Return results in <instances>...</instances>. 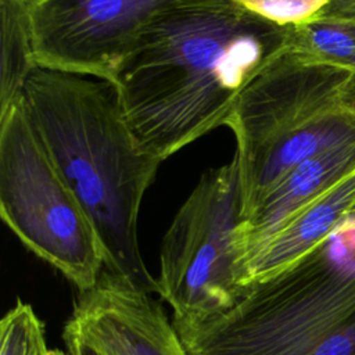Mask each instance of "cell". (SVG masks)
<instances>
[{
    "mask_svg": "<svg viewBox=\"0 0 355 355\" xmlns=\"http://www.w3.org/2000/svg\"><path fill=\"white\" fill-rule=\"evenodd\" d=\"M287 28L236 0H189L159 15L112 85L128 125L162 161L226 123L247 85L287 50Z\"/></svg>",
    "mask_w": 355,
    "mask_h": 355,
    "instance_id": "1",
    "label": "cell"
},
{
    "mask_svg": "<svg viewBox=\"0 0 355 355\" xmlns=\"http://www.w3.org/2000/svg\"><path fill=\"white\" fill-rule=\"evenodd\" d=\"M25 108L60 173L92 220L105 269L158 294L141 259L137 216L162 162L126 122L111 82L36 67L22 90Z\"/></svg>",
    "mask_w": 355,
    "mask_h": 355,
    "instance_id": "2",
    "label": "cell"
},
{
    "mask_svg": "<svg viewBox=\"0 0 355 355\" xmlns=\"http://www.w3.org/2000/svg\"><path fill=\"white\" fill-rule=\"evenodd\" d=\"M355 309V215L290 266L245 286L232 306L172 322L189 355H309Z\"/></svg>",
    "mask_w": 355,
    "mask_h": 355,
    "instance_id": "3",
    "label": "cell"
},
{
    "mask_svg": "<svg viewBox=\"0 0 355 355\" xmlns=\"http://www.w3.org/2000/svg\"><path fill=\"white\" fill-rule=\"evenodd\" d=\"M225 126L236 139L244 220L294 166L355 143V75L284 50L241 92Z\"/></svg>",
    "mask_w": 355,
    "mask_h": 355,
    "instance_id": "4",
    "label": "cell"
},
{
    "mask_svg": "<svg viewBox=\"0 0 355 355\" xmlns=\"http://www.w3.org/2000/svg\"><path fill=\"white\" fill-rule=\"evenodd\" d=\"M0 215L39 258L79 291L93 287L105 251L25 108L22 96L0 112Z\"/></svg>",
    "mask_w": 355,
    "mask_h": 355,
    "instance_id": "5",
    "label": "cell"
},
{
    "mask_svg": "<svg viewBox=\"0 0 355 355\" xmlns=\"http://www.w3.org/2000/svg\"><path fill=\"white\" fill-rule=\"evenodd\" d=\"M243 222L239 162L205 171L168 227L161 245L159 297L172 322H198L233 305L239 283L237 233Z\"/></svg>",
    "mask_w": 355,
    "mask_h": 355,
    "instance_id": "6",
    "label": "cell"
},
{
    "mask_svg": "<svg viewBox=\"0 0 355 355\" xmlns=\"http://www.w3.org/2000/svg\"><path fill=\"white\" fill-rule=\"evenodd\" d=\"M184 1L33 0L36 65L112 82L141 33Z\"/></svg>",
    "mask_w": 355,
    "mask_h": 355,
    "instance_id": "7",
    "label": "cell"
},
{
    "mask_svg": "<svg viewBox=\"0 0 355 355\" xmlns=\"http://www.w3.org/2000/svg\"><path fill=\"white\" fill-rule=\"evenodd\" d=\"M65 326L105 355H189L162 304L105 268L78 293Z\"/></svg>",
    "mask_w": 355,
    "mask_h": 355,
    "instance_id": "8",
    "label": "cell"
},
{
    "mask_svg": "<svg viewBox=\"0 0 355 355\" xmlns=\"http://www.w3.org/2000/svg\"><path fill=\"white\" fill-rule=\"evenodd\" d=\"M354 207L355 171L300 208L259 244L240 263V286L270 276L313 251L351 215Z\"/></svg>",
    "mask_w": 355,
    "mask_h": 355,
    "instance_id": "9",
    "label": "cell"
},
{
    "mask_svg": "<svg viewBox=\"0 0 355 355\" xmlns=\"http://www.w3.org/2000/svg\"><path fill=\"white\" fill-rule=\"evenodd\" d=\"M352 171H355V143L308 158L286 173L241 222L237 233V268L293 214Z\"/></svg>",
    "mask_w": 355,
    "mask_h": 355,
    "instance_id": "10",
    "label": "cell"
},
{
    "mask_svg": "<svg viewBox=\"0 0 355 355\" xmlns=\"http://www.w3.org/2000/svg\"><path fill=\"white\" fill-rule=\"evenodd\" d=\"M287 50L311 65L355 75V6L333 0L308 22L287 28Z\"/></svg>",
    "mask_w": 355,
    "mask_h": 355,
    "instance_id": "11",
    "label": "cell"
},
{
    "mask_svg": "<svg viewBox=\"0 0 355 355\" xmlns=\"http://www.w3.org/2000/svg\"><path fill=\"white\" fill-rule=\"evenodd\" d=\"M32 7L33 0H0V112L22 96L28 78L37 67L33 55Z\"/></svg>",
    "mask_w": 355,
    "mask_h": 355,
    "instance_id": "12",
    "label": "cell"
},
{
    "mask_svg": "<svg viewBox=\"0 0 355 355\" xmlns=\"http://www.w3.org/2000/svg\"><path fill=\"white\" fill-rule=\"evenodd\" d=\"M0 355H50L43 322L21 300L0 322Z\"/></svg>",
    "mask_w": 355,
    "mask_h": 355,
    "instance_id": "13",
    "label": "cell"
},
{
    "mask_svg": "<svg viewBox=\"0 0 355 355\" xmlns=\"http://www.w3.org/2000/svg\"><path fill=\"white\" fill-rule=\"evenodd\" d=\"M257 17L290 28L308 22L323 11L333 0H236Z\"/></svg>",
    "mask_w": 355,
    "mask_h": 355,
    "instance_id": "14",
    "label": "cell"
},
{
    "mask_svg": "<svg viewBox=\"0 0 355 355\" xmlns=\"http://www.w3.org/2000/svg\"><path fill=\"white\" fill-rule=\"evenodd\" d=\"M309 355H355V309L338 322Z\"/></svg>",
    "mask_w": 355,
    "mask_h": 355,
    "instance_id": "15",
    "label": "cell"
},
{
    "mask_svg": "<svg viewBox=\"0 0 355 355\" xmlns=\"http://www.w3.org/2000/svg\"><path fill=\"white\" fill-rule=\"evenodd\" d=\"M62 340L67 348V355H105L68 326H64Z\"/></svg>",
    "mask_w": 355,
    "mask_h": 355,
    "instance_id": "16",
    "label": "cell"
},
{
    "mask_svg": "<svg viewBox=\"0 0 355 355\" xmlns=\"http://www.w3.org/2000/svg\"><path fill=\"white\" fill-rule=\"evenodd\" d=\"M50 355H67L61 349H50Z\"/></svg>",
    "mask_w": 355,
    "mask_h": 355,
    "instance_id": "17",
    "label": "cell"
},
{
    "mask_svg": "<svg viewBox=\"0 0 355 355\" xmlns=\"http://www.w3.org/2000/svg\"><path fill=\"white\" fill-rule=\"evenodd\" d=\"M351 215H355V207H354V209H352V212H351Z\"/></svg>",
    "mask_w": 355,
    "mask_h": 355,
    "instance_id": "18",
    "label": "cell"
}]
</instances>
